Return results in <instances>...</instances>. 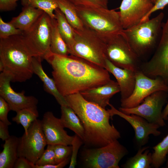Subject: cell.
<instances>
[{
    "instance_id": "cell-1",
    "label": "cell",
    "mask_w": 168,
    "mask_h": 168,
    "mask_svg": "<svg viewBox=\"0 0 168 168\" xmlns=\"http://www.w3.org/2000/svg\"><path fill=\"white\" fill-rule=\"evenodd\" d=\"M44 59L51 66L53 79L64 96L104 85L111 80L104 68L72 54L60 55L50 50Z\"/></svg>"
},
{
    "instance_id": "cell-2",
    "label": "cell",
    "mask_w": 168,
    "mask_h": 168,
    "mask_svg": "<svg viewBox=\"0 0 168 168\" xmlns=\"http://www.w3.org/2000/svg\"><path fill=\"white\" fill-rule=\"evenodd\" d=\"M64 97L82 123L86 146L101 147L120 138L119 132L110 123L111 117L108 110L86 100L80 93Z\"/></svg>"
},
{
    "instance_id": "cell-3",
    "label": "cell",
    "mask_w": 168,
    "mask_h": 168,
    "mask_svg": "<svg viewBox=\"0 0 168 168\" xmlns=\"http://www.w3.org/2000/svg\"><path fill=\"white\" fill-rule=\"evenodd\" d=\"M33 57L21 35L0 39V71L9 75L12 82H25L32 77Z\"/></svg>"
},
{
    "instance_id": "cell-4",
    "label": "cell",
    "mask_w": 168,
    "mask_h": 168,
    "mask_svg": "<svg viewBox=\"0 0 168 168\" xmlns=\"http://www.w3.org/2000/svg\"><path fill=\"white\" fill-rule=\"evenodd\" d=\"M164 16L161 12L152 19L124 30V36L139 58L146 55L157 46Z\"/></svg>"
},
{
    "instance_id": "cell-5",
    "label": "cell",
    "mask_w": 168,
    "mask_h": 168,
    "mask_svg": "<svg viewBox=\"0 0 168 168\" xmlns=\"http://www.w3.org/2000/svg\"><path fill=\"white\" fill-rule=\"evenodd\" d=\"M76 7L84 26L100 35L123 33L124 29L120 22L119 12L102 7Z\"/></svg>"
},
{
    "instance_id": "cell-6",
    "label": "cell",
    "mask_w": 168,
    "mask_h": 168,
    "mask_svg": "<svg viewBox=\"0 0 168 168\" xmlns=\"http://www.w3.org/2000/svg\"><path fill=\"white\" fill-rule=\"evenodd\" d=\"M73 29L74 40L68 47L70 54L104 68L106 58L102 37L85 26L82 30Z\"/></svg>"
},
{
    "instance_id": "cell-7",
    "label": "cell",
    "mask_w": 168,
    "mask_h": 168,
    "mask_svg": "<svg viewBox=\"0 0 168 168\" xmlns=\"http://www.w3.org/2000/svg\"><path fill=\"white\" fill-rule=\"evenodd\" d=\"M51 19L44 12L27 30L23 31L22 39L33 57L43 60L50 50Z\"/></svg>"
},
{
    "instance_id": "cell-8",
    "label": "cell",
    "mask_w": 168,
    "mask_h": 168,
    "mask_svg": "<svg viewBox=\"0 0 168 168\" xmlns=\"http://www.w3.org/2000/svg\"><path fill=\"white\" fill-rule=\"evenodd\" d=\"M101 36L105 44L106 58L118 67L134 72L139 70V58L131 47L123 33Z\"/></svg>"
},
{
    "instance_id": "cell-9",
    "label": "cell",
    "mask_w": 168,
    "mask_h": 168,
    "mask_svg": "<svg viewBox=\"0 0 168 168\" xmlns=\"http://www.w3.org/2000/svg\"><path fill=\"white\" fill-rule=\"evenodd\" d=\"M127 152L117 140L102 147L84 149L82 158L86 168H119V162Z\"/></svg>"
},
{
    "instance_id": "cell-10",
    "label": "cell",
    "mask_w": 168,
    "mask_h": 168,
    "mask_svg": "<svg viewBox=\"0 0 168 168\" xmlns=\"http://www.w3.org/2000/svg\"><path fill=\"white\" fill-rule=\"evenodd\" d=\"M141 71L152 78H161L168 86V15L162 24L160 38L152 58L141 67Z\"/></svg>"
},
{
    "instance_id": "cell-11",
    "label": "cell",
    "mask_w": 168,
    "mask_h": 168,
    "mask_svg": "<svg viewBox=\"0 0 168 168\" xmlns=\"http://www.w3.org/2000/svg\"><path fill=\"white\" fill-rule=\"evenodd\" d=\"M47 145L43 132L41 120L37 119L29 128L27 133H25L19 138L18 157L26 158L35 164Z\"/></svg>"
},
{
    "instance_id": "cell-12",
    "label": "cell",
    "mask_w": 168,
    "mask_h": 168,
    "mask_svg": "<svg viewBox=\"0 0 168 168\" xmlns=\"http://www.w3.org/2000/svg\"><path fill=\"white\" fill-rule=\"evenodd\" d=\"M167 93L164 91L155 92L146 97L138 106L128 108L121 107L119 110L126 114L140 116L149 122L164 127L166 124L162 116V109L167 102Z\"/></svg>"
},
{
    "instance_id": "cell-13",
    "label": "cell",
    "mask_w": 168,
    "mask_h": 168,
    "mask_svg": "<svg viewBox=\"0 0 168 168\" xmlns=\"http://www.w3.org/2000/svg\"><path fill=\"white\" fill-rule=\"evenodd\" d=\"M159 91L168 92V86L161 77H150L139 70L135 73L133 90L129 96L121 100V107L128 108L139 105L147 96Z\"/></svg>"
},
{
    "instance_id": "cell-14",
    "label": "cell",
    "mask_w": 168,
    "mask_h": 168,
    "mask_svg": "<svg viewBox=\"0 0 168 168\" xmlns=\"http://www.w3.org/2000/svg\"><path fill=\"white\" fill-rule=\"evenodd\" d=\"M110 108L107 110L111 118L114 115H117L128 122L133 128L135 131V138L138 146L141 147L146 144L149 136L152 134L157 136L161 134L158 128L160 127L156 124L149 122L142 117L133 114H124L116 109L112 105L108 104Z\"/></svg>"
},
{
    "instance_id": "cell-15",
    "label": "cell",
    "mask_w": 168,
    "mask_h": 168,
    "mask_svg": "<svg viewBox=\"0 0 168 168\" xmlns=\"http://www.w3.org/2000/svg\"><path fill=\"white\" fill-rule=\"evenodd\" d=\"M10 76L4 72L0 74V96L9 105L11 110L16 112L26 108H37L38 100L32 96H26L24 91L18 92L12 88Z\"/></svg>"
},
{
    "instance_id": "cell-16",
    "label": "cell",
    "mask_w": 168,
    "mask_h": 168,
    "mask_svg": "<svg viewBox=\"0 0 168 168\" xmlns=\"http://www.w3.org/2000/svg\"><path fill=\"white\" fill-rule=\"evenodd\" d=\"M153 6L151 0H122L119 12L123 29H127L140 23Z\"/></svg>"
},
{
    "instance_id": "cell-17",
    "label": "cell",
    "mask_w": 168,
    "mask_h": 168,
    "mask_svg": "<svg viewBox=\"0 0 168 168\" xmlns=\"http://www.w3.org/2000/svg\"><path fill=\"white\" fill-rule=\"evenodd\" d=\"M41 121L47 145H71L74 136L68 134L60 119L56 117L52 112H46Z\"/></svg>"
},
{
    "instance_id": "cell-18",
    "label": "cell",
    "mask_w": 168,
    "mask_h": 168,
    "mask_svg": "<svg viewBox=\"0 0 168 168\" xmlns=\"http://www.w3.org/2000/svg\"><path fill=\"white\" fill-rule=\"evenodd\" d=\"M104 68L115 78L120 89L121 100L129 96L134 87L136 72L116 66L106 58Z\"/></svg>"
},
{
    "instance_id": "cell-19",
    "label": "cell",
    "mask_w": 168,
    "mask_h": 168,
    "mask_svg": "<svg viewBox=\"0 0 168 168\" xmlns=\"http://www.w3.org/2000/svg\"><path fill=\"white\" fill-rule=\"evenodd\" d=\"M119 92H120V89L118 83L111 79L104 85L80 93L86 100L105 109L110 103V99Z\"/></svg>"
},
{
    "instance_id": "cell-20",
    "label": "cell",
    "mask_w": 168,
    "mask_h": 168,
    "mask_svg": "<svg viewBox=\"0 0 168 168\" xmlns=\"http://www.w3.org/2000/svg\"><path fill=\"white\" fill-rule=\"evenodd\" d=\"M42 60L40 57H32L34 73L38 76L43 82L45 91L53 96L61 106H69L64 96L58 91L54 79L49 77L44 70L41 64Z\"/></svg>"
},
{
    "instance_id": "cell-21",
    "label": "cell",
    "mask_w": 168,
    "mask_h": 168,
    "mask_svg": "<svg viewBox=\"0 0 168 168\" xmlns=\"http://www.w3.org/2000/svg\"><path fill=\"white\" fill-rule=\"evenodd\" d=\"M19 138L12 135L5 141L0 153V168H13L18 158Z\"/></svg>"
},
{
    "instance_id": "cell-22",
    "label": "cell",
    "mask_w": 168,
    "mask_h": 168,
    "mask_svg": "<svg viewBox=\"0 0 168 168\" xmlns=\"http://www.w3.org/2000/svg\"><path fill=\"white\" fill-rule=\"evenodd\" d=\"M23 6L19 15L12 18L9 22L16 28L25 31L32 26L44 12L30 6Z\"/></svg>"
},
{
    "instance_id": "cell-23",
    "label": "cell",
    "mask_w": 168,
    "mask_h": 168,
    "mask_svg": "<svg viewBox=\"0 0 168 168\" xmlns=\"http://www.w3.org/2000/svg\"><path fill=\"white\" fill-rule=\"evenodd\" d=\"M60 119L63 127L74 132L83 141L85 138V130L82 123L74 110L69 106H61Z\"/></svg>"
},
{
    "instance_id": "cell-24",
    "label": "cell",
    "mask_w": 168,
    "mask_h": 168,
    "mask_svg": "<svg viewBox=\"0 0 168 168\" xmlns=\"http://www.w3.org/2000/svg\"><path fill=\"white\" fill-rule=\"evenodd\" d=\"M50 50L52 53L59 55L70 54L68 46L59 32L56 19H51Z\"/></svg>"
},
{
    "instance_id": "cell-25",
    "label": "cell",
    "mask_w": 168,
    "mask_h": 168,
    "mask_svg": "<svg viewBox=\"0 0 168 168\" xmlns=\"http://www.w3.org/2000/svg\"><path fill=\"white\" fill-rule=\"evenodd\" d=\"M149 147H140L137 153L129 158L121 166L124 168H150L152 154Z\"/></svg>"
},
{
    "instance_id": "cell-26",
    "label": "cell",
    "mask_w": 168,
    "mask_h": 168,
    "mask_svg": "<svg viewBox=\"0 0 168 168\" xmlns=\"http://www.w3.org/2000/svg\"><path fill=\"white\" fill-rule=\"evenodd\" d=\"M57 2L58 8L71 26L76 30L82 29L84 25L78 15L76 6L68 0H57Z\"/></svg>"
},
{
    "instance_id": "cell-27",
    "label": "cell",
    "mask_w": 168,
    "mask_h": 168,
    "mask_svg": "<svg viewBox=\"0 0 168 168\" xmlns=\"http://www.w3.org/2000/svg\"><path fill=\"white\" fill-rule=\"evenodd\" d=\"M54 13L59 32L68 47L74 40L75 33L73 28L58 8L55 10Z\"/></svg>"
},
{
    "instance_id": "cell-28",
    "label": "cell",
    "mask_w": 168,
    "mask_h": 168,
    "mask_svg": "<svg viewBox=\"0 0 168 168\" xmlns=\"http://www.w3.org/2000/svg\"><path fill=\"white\" fill-rule=\"evenodd\" d=\"M16 113V115L12 118V121L21 124L24 128V133H27L30 126L39 116L37 108L24 109Z\"/></svg>"
},
{
    "instance_id": "cell-29",
    "label": "cell",
    "mask_w": 168,
    "mask_h": 168,
    "mask_svg": "<svg viewBox=\"0 0 168 168\" xmlns=\"http://www.w3.org/2000/svg\"><path fill=\"white\" fill-rule=\"evenodd\" d=\"M153 152L152 154L151 166L158 168L166 160L168 154V134L162 140L153 147Z\"/></svg>"
},
{
    "instance_id": "cell-30",
    "label": "cell",
    "mask_w": 168,
    "mask_h": 168,
    "mask_svg": "<svg viewBox=\"0 0 168 168\" xmlns=\"http://www.w3.org/2000/svg\"><path fill=\"white\" fill-rule=\"evenodd\" d=\"M23 6L28 5L39 9L47 14L51 19H55L54 13L58 8L57 0H21Z\"/></svg>"
},
{
    "instance_id": "cell-31",
    "label": "cell",
    "mask_w": 168,
    "mask_h": 168,
    "mask_svg": "<svg viewBox=\"0 0 168 168\" xmlns=\"http://www.w3.org/2000/svg\"><path fill=\"white\" fill-rule=\"evenodd\" d=\"M23 31L16 28L9 22H6L0 17V39H5L11 36L22 35Z\"/></svg>"
},
{
    "instance_id": "cell-32",
    "label": "cell",
    "mask_w": 168,
    "mask_h": 168,
    "mask_svg": "<svg viewBox=\"0 0 168 168\" xmlns=\"http://www.w3.org/2000/svg\"><path fill=\"white\" fill-rule=\"evenodd\" d=\"M39 166L56 164L54 151V145H47L42 155L35 164Z\"/></svg>"
},
{
    "instance_id": "cell-33",
    "label": "cell",
    "mask_w": 168,
    "mask_h": 168,
    "mask_svg": "<svg viewBox=\"0 0 168 168\" xmlns=\"http://www.w3.org/2000/svg\"><path fill=\"white\" fill-rule=\"evenodd\" d=\"M54 151L56 164L70 157L72 152V146L64 145H54Z\"/></svg>"
},
{
    "instance_id": "cell-34",
    "label": "cell",
    "mask_w": 168,
    "mask_h": 168,
    "mask_svg": "<svg viewBox=\"0 0 168 168\" xmlns=\"http://www.w3.org/2000/svg\"><path fill=\"white\" fill-rule=\"evenodd\" d=\"M82 140L77 134H75L72 143V152L69 168H74L77 164V153L78 150L83 143Z\"/></svg>"
},
{
    "instance_id": "cell-35",
    "label": "cell",
    "mask_w": 168,
    "mask_h": 168,
    "mask_svg": "<svg viewBox=\"0 0 168 168\" xmlns=\"http://www.w3.org/2000/svg\"><path fill=\"white\" fill-rule=\"evenodd\" d=\"M76 6H90L108 8L109 0H68Z\"/></svg>"
},
{
    "instance_id": "cell-36",
    "label": "cell",
    "mask_w": 168,
    "mask_h": 168,
    "mask_svg": "<svg viewBox=\"0 0 168 168\" xmlns=\"http://www.w3.org/2000/svg\"><path fill=\"white\" fill-rule=\"evenodd\" d=\"M11 108L8 103L0 96V120L8 125L12 124L7 118L8 114Z\"/></svg>"
},
{
    "instance_id": "cell-37",
    "label": "cell",
    "mask_w": 168,
    "mask_h": 168,
    "mask_svg": "<svg viewBox=\"0 0 168 168\" xmlns=\"http://www.w3.org/2000/svg\"><path fill=\"white\" fill-rule=\"evenodd\" d=\"M168 5V0H155L153 6L150 11L141 20V22L146 21L150 19L151 15L154 12L163 9Z\"/></svg>"
},
{
    "instance_id": "cell-38",
    "label": "cell",
    "mask_w": 168,
    "mask_h": 168,
    "mask_svg": "<svg viewBox=\"0 0 168 168\" xmlns=\"http://www.w3.org/2000/svg\"><path fill=\"white\" fill-rule=\"evenodd\" d=\"M18 0H0V11L7 12L13 10L17 6V2Z\"/></svg>"
},
{
    "instance_id": "cell-39",
    "label": "cell",
    "mask_w": 168,
    "mask_h": 168,
    "mask_svg": "<svg viewBox=\"0 0 168 168\" xmlns=\"http://www.w3.org/2000/svg\"><path fill=\"white\" fill-rule=\"evenodd\" d=\"M32 164L25 157H19L16 161L14 168H32Z\"/></svg>"
},
{
    "instance_id": "cell-40",
    "label": "cell",
    "mask_w": 168,
    "mask_h": 168,
    "mask_svg": "<svg viewBox=\"0 0 168 168\" xmlns=\"http://www.w3.org/2000/svg\"><path fill=\"white\" fill-rule=\"evenodd\" d=\"M71 157H68L61 162L54 165L39 166L32 164V168H62L65 167L70 162Z\"/></svg>"
},
{
    "instance_id": "cell-41",
    "label": "cell",
    "mask_w": 168,
    "mask_h": 168,
    "mask_svg": "<svg viewBox=\"0 0 168 168\" xmlns=\"http://www.w3.org/2000/svg\"><path fill=\"white\" fill-rule=\"evenodd\" d=\"M8 126L0 120V138L3 141L8 139L11 136L8 131Z\"/></svg>"
},
{
    "instance_id": "cell-42",
    "label": "cell",
    "mask_w": 168,
    "mask_h": 168,
    "mask_svg": "<svg viewBox=\"0 0 168 168\" xmlns=\"http://www.w3.org/2000/svg\"><path fill=\"white\" fill-rule=\"evenodd\" d=\"M162 116L164 120L168 119V102L162 111Z\"/></svg>"
},
{
    "instance_id": "cell-43",
    "label": "cell",
    "mask_w": 168,
    "mask_h": 168,
    "mask_svg": "<svg viewBox=\"0 0 168 168\" xmlns=\"http://www.w3.org/2000/svg\"><path fill=\"white\" fill-rule=\"evenodd\" d=\"M166 163V168H168V154L167 155Z\"/></svg>"
},
{
    "instance_id": "cell-44",
    "label": "cell",
    "mask_w": 168,
    "mask_h": 168,
    "mask_svg": "<svg viewBox=\"0 0 168 168\" xmlns=\"http://www.w3.org/2000/svg\"><path fill=\"white\" fill-rule=\"evenodd\" d=\"M151 1L153 2H153H154L155 0H151Z\"/></svg>"
}]
</instances>
